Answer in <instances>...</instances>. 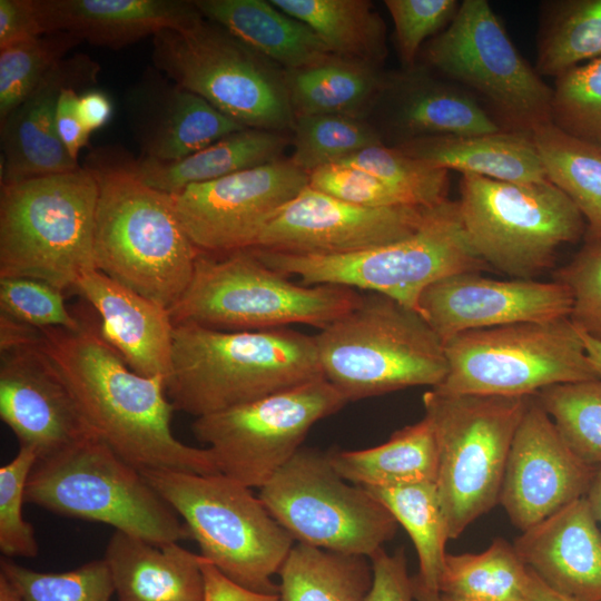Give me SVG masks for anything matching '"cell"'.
I'll return each instance as SVG.
<instances>
[{"label":"cell","instance_id":"38","mask_svg":"<svg viewBox=\"0 0 601 601\" xmlns=\"http://www.w3.org/2000/svg\"><path fill=\"white\" fill-rule=\"evenodd\" d=\"M601 57V0H554L541 4L535 70L558 78Z\"/></svg>","mask_w":601,"mask_h":601},{"label":"cell","instance_id":"39","mask_svg":"<svg viewBox=\"0 0 601 601\" xmlns=\"http://www.w3.org/2000/svg\"><path fill=\"white\" fill-rule=\"evenodd\" d=\"M365 489L406 530L418 556L420 572L416 577L427 589L439 592L449 535L436 483Z\"/></svg>","mask_w":601,"mask_h":601},{"label":"cell","instance_id":"6","mask_svg":"<svg viewBox=\"0 0 601 601\" xmlns=\"http://www.w3.org/2000/svg\"><path fill=\"white\" fill-rule=\"evenodd\" d=\"M341 285H299L265 265L250 249L200 253L189 286L169 309L174 324L252 332L308 324L319 329L362 299Z\"/></svg>","mask_w":601,"mask_h":601},{"label":"cell","instance_id":"22","mask_svg":"<svg viewBox=\"0 0 601 601\" xmlns=\"http://www.w3.org/2000/svg\"><path fill=\"white\" fill-rule=\"evenodd\" d=\"M125 106L140 158L150 160H178L248 128L156 68L128 90Z\"/></svg>","mask_w":601,"mask_h":601},{"label":"cell","instance_id":"29","mask_svg":"<svg viewBox=\"0 0 601 601\" xmlns=\"http://www.w3.org/2000/svg\"><path fill=\"white\" fill-rule=\"evenodd\" d=\"M395 147L413 158L461 175L513 183L549 180L532 135L521 131L433 136Z\"/></svg>","mask_w":601,"mask_h":601},{"label":"cell","instance_id":"56","mask_svg":"<svg viewBox=\"0 0 601 601\" xmlns=\"http://www.w3.org/2000/svg\"><path fill=\"white\" fill-rule=\"evenodd\" d=\"M78 111L82 124L91 134L102 128L112 116V102L100 90H88L79 96Z\"/></svg>","mask_w":601,"mask_h":601},{"label":"cell","instance_id":"31","mask_svg":"<svg viewBox=\"0 0 601 601\" xmlns=\"http://www.w3.org/2000/svg\"><path fill=\"white\" fill-rule=\"evenodd\" d=\"M287 134L245 128L178 160L157 161L126 156L134 174L147 186L167 195L186 187L282 159Z\"/></svg>","mask_w":601,"mask_h":601},{"label":"cell","instance_id":"34","mask_svg":"<svg viewBox=\"0 0 601 601\" xmlns=\"http://www.w3.org/2000/svg\"><path fill=\"white\" fill-rule=\"evenodd\" d=\"M308 26L335 56L380 67L387 55L386 28L367 0H270Z\"/></svg>","mask_w":601,"mask_h":601},{"label":"cell","instance_id":"62","mask_svg":"<svg viewBox=\"0 0 601 601\" xmlns=\"http://www.w3.org/2000/svg\"><path fill=\"white\" fill-rule=\"evenodd\" d=\"M440 601H453V600L440 594Z\"/></svg>","mask_w":601,"mask_h":601},{"label":"cell","instance_id":"19","mask_svg":"<svg viewBox=\"0 0 601 601\" xmlns=\"http://www.w3.org/2000/svg\"><path fill=\"white\" fill-rule=\"evenodd\" d=\"M595 471L570 450L533 395L509 451L499 503L525 531L585 496Z\"/></svg>","mask_w":601,"mask_h":601},{"label":"cell","instance_id":"26","mask_svg":"<svg viewBox=\"0 0 601 601\" xmlns=\"http://www.w3.org/2000/svg\"><path fill=\"white\" fill-rule=\"evenodd\" d=\"M73 290L98 313L104 337L131 370L167 383L175 328L169 309L96 268L85 272Z\"/></svg>","mask_w":601,"mask_h":601},{"label":"cell","instance_id":"49","mask_svg":"<svg viewBox=\"0 0 601 601\" xmlns=\"http://www.w3.org/2000/svg\"><path fill=\"white\" fill-rule=\"evenodd\" d=\"M395 33V42L404 68L416 65L422 45L437 36L454 19L457 0H385Z\"/></svg>","mask_w":601,"mask_h":601},{"label":"cell","instance_id":"51","mask_svg":"<svg viewBox=\"0 0 601 601\" xmlns=\"http://www.w3.org/2000/svg\"><path fill=\"white\" fill-rule=\"evenodd\" d=\"M370 559L373 581L365 601H416L402 548L393 554L382 548Z\"/></svg>","mask_w":601,"mask_h":601},{"label":"cell","instance_id":"58","mask_svg":"<svg viewBox=\"0 0 601 601\" xmlns=\"http://www.w3.org/2000/svg\"><path fill=\"white\" fill-rule=\"evenodd\" d=\"M585 496L601 528V467L597 469Z\"/></svg>","mask_w":601,"mask_h":601},{"label":"cell","instance_id":"55","mask_svg":"<svg viewBox=\"0 0 601 601\" xmlns=\"http://www.w3.org/2000/svg\"><path fill=\"white\" fill-rule=\"evenodd\" d=\"M41 331L0 313V354L40 344Z\"/></svg>","mask_w":601,"mask_h":601},{"label":"cell","instance_id":"23","mask_svg":"<svg viewBox=\"0 0 601 601\" xmlns=\"http://www.w3.org/2000/svg\"><path fill=\"white\" fill-rule=\"evenodd\" d=\"M374 110L381 118L377 130L393 147L424 137L505 130L472 93L426 66L386 75Z\"/></svg>","mask_w":601,"mask_h":601},{"label":"cell","instance_id":"1","mask_svg":"<svg viewBox=\"0 0 601 601\" xmlns=\"http://www.w3.org/2000/svg\"><path fill=\"white\" fill-rule=\"evenodd\" d=\"M81 319L77 331L42 329L41 346L96 435L140 472L219 473L207 447L175 437L166 380L131 370L99 324Z\"/></svg>","mask_w":601,"mask_h":601},{"label":"cell","instance_id":"59","mask_svg":"<svg viewBox=\"0 0 601 601\" xmlns=\"http://www.w3.org/2000/svg\"><path fill=\"white\" fill-rule=\"evenodd\" d=\"M579 332H580V334L582 336L583 344H584L588 357H589L594 371L597 372V374L601 378V343L593 339V338H591V337H589L588 335H585L581 331H579Z\"/></svg>","mask_w":601,"mask_h":601},{"label":"cell","instance_id":"27","mask_svg":"<svg viewBox=\"0 0 601 601\" xmlns=\"http://www.w3.org/2000/svg\"><path fill=\"white\" fill-rule=\"evenodd\" d=\"M46 33L122 48L165 29H185L203 14L194 0H33Z\"/></svg>","mask_w":601,"mask_h":601},{"label":"cell","instance_id":"41","mask_svg":"<svg viewBox=\"0 0 601 601\" xmlns=\"http://www.w3.org/2000/svg\"><path fill=\"white\" fill-rule=\"evenodd\" d=\"M292 132L294 150L289 160L307 174L385 144L367 119L341 115L297 116Z\"/></svg>","mask_w":601,"mask_h":601},{"label":"cell","instance_id":"9","mask_svg":"<svg viewBox=\"0 0 601 601\" xmlns=\"http://www.w3.org/2000/svg\"><path fill=\"white\" fill-rule=\"evenodd\" d=\"M531 396L423 394L439 453L436 486L449 539L499 503L509 451Z\"/></svg>","mask_w":601,"mask_h":601},{"label":"cell","instance_id":"44","mask_svg":"<svg viewBox=\"0 0 601 601\" xmlns=\"http://www.w3.org/2000/svg\"><path fill=\"white\" fill-rule=\"evenodd\" d=\"M338 164L373 174L416 206L431 207L449 199V170L386 144L359 150Z\"/></svg>","mask_w":601,"mask_h":601},{"label":"cell","instance_id":"28","mask_svg":"<svg viewBox=\"0 0 601 601\" xmlns=\"http://www.w3.org/2000/svg\"><path fill=\"white\" fill-rule=\"evenodd\" d=\"M104 559L118 601H203L201 556L178 542L115 531Z\"/></svg>","mask_w":601,"mask_h":601},{"label":"cell","instance_id":"50","mask_svg":"<svg viewBox=\"0 0 601 601\" xmlns=\"http://www.w3.org/2000/svg\"><path fill=\"white\" fill-rule=\"evenodd\" d=\"M308 175L312 188L349 204L374 208L416 206L373 174L353 166L333 164Z\"/></svg>","mask_w":601,"mask_h":601},{"label":"cell","instance_id":"42","mask_svg":"<svg viewBox=\"0 0 601 601\" xmlns=\"http://www.w3.org/2000/svg\"><path fill=\"white\" fill-rule=\"evenodd\" d=\"M80 42L72 33L53 32L0 49V122Z\"/></svg>","mask_w":601,"mask_h":601},{"label":"cell","instance_id":"3","mask_svg":"<svg viewBox=\"0 0 601 601\" xmlns=\"http://www.w3.org/2000/svg\"><path fill=\"white\" fill-rule=\"evenodd\" d=\"M174 325L166 391L175 411L199 417L324 377L314 336Z\"/></svg>","mask_w":601,"mask_h":601},{"label":"cell","instance_id":"16","mask_svg":"<svg viewBox=\"0 0 601 601\" xmlns=\"http://www.w3.org/2000/svg\"><path fill=\"white\" fill-rule=\"evenodd\" d=\"M324 377L226 411L196 417L195 437L217 470L252 489L264 486L300 449L312 426L345 404Z\"/></svg>","mask_w":601,"mask_h":601},{"label":"cell","instance_id":"20","mask_svg":"<svg viewBox=\"0 0 601 601\" xmlns=\"http://www.w3.org/2000/svg\"><path fill=\"white\" fill-rule=\"evenodd\" d=\"M480 273L444 277L421 294L417 311L443 342L469 331L545 322L571 314V293L555 279L500 280Z\"/></svg>","mask_w":601,"mask_h":601},{"label":"cell","instance_id":"54","mask_svg":"<svg viewBox=\"0 0 601 601\" xmlns=\"http://www.w3.org/2000/svg\"><path fill=\"white\" fill-rule=\"evenodd\" d=\"M200 570L204 581L203 601H280L278 594L262 593L238 584L203 556Z\"/></svg>","mask_w":601,"mask_h":601},{"label":"cell","instance_id":"47","mask_svg":"<svg viewBox=\"0 0 601 601\" xmlns=\"http://www.w3.org/2000/svg\"><path fill=\"white\" fill-rule=\"evenodd\" d=\"M59 288L29 277L0 278V313L40 331L65 328L77 331L82 319L69 312Z\"/></svg>","mask_w":601,"mask_h":601},{"label":"cell","instance_id":"45","mask_svg":"<svg viewBox=\"0 0 601 601\" xmlns=\"http://www.w3.org/2000/svg\"><path fill=\"white\" fill-rule=\"evenodd\" d=\"M550 109L559 130L601 145V57L555 78Z\"/></svg>","mask_w":601,"mask_h":601},{"label":"cell","instance_id":"52","mask_svg":"<svg viewBox=\"0 0 601 601\" xmlns=\"http://www.w3.org/2000/svg\"><path fill=\"white\" fill-rule=\"evenodd\" d=\"M43 35L33 0H0V49Z\"/></svg>","mask_w":601,"mask_h":601},{"label":"cell","instance_id":"30","mask_svg":"<svg viewBox=\"0 0 601 601\" xmlns=\"http://www.w3.org/2000/svg\"><path fill=\"white\" fill-rule=\"evenodd\" d=\"M199 12L284 70L324 61L333 53L304 22L270 0H194Z\"/></svg>","mask_w":601,"mask_h":601},{"label":"cell","instance_id":"5","mask_svg":"<svg viewBox=\"0 0 601 601\" xmlns=\"http://www.w3.org/2000/svg\"><path fill=\"white\" fill-rule=\"evenodd\" d=\"M98 183L89 168L1 185L0 278L29 277L73 290L95 267Z\"/></svg>","mask_w":601,"mask_h":601},{"label":"cell","instance_id":"15","mask_svg":"<svg viewBox=\"0 0 601 601\" xmlns=\"http://www.w3.org/2000/svg\"><path fill=\"white\" fill-rule=\"evenodd\" d=\"M259 500L297 543L371 558L397 521L367 489L344 480L327 452L299 449L259 489Z\"/></svg>","mask_w":601,"mask_h":601},{"label":"cell","instance_id":"2","mask_svg":"<svg viewBox=\"0 0 601 601\" xmlns=\"http://www.w3.org/2000/svg\"><path fill=\"white\" fill-rule=\"evenodd\" d=\"M86 167L98 183L96 269L170 309L189 286L200 254L173 197L144 184L120 152H95Z\"/></svg>","mask_w":601,"mask_h":601},{"label":"cell","instance_id":"61","mask_svg":"<svg viewBox=\"0 0 601 601\" xmlns=\"http://www.w3.org/2000/svg\"><path fill=\"white\" fill-rule=\"evenodd\" d=\"M0 601H21V598L9 580L0 573Z\"/></svg>","mask_w":601,"mask_h":601},{"label":"cell","instance_id":"7","mask_svg":"<svg viewBox=\"0 0 601 601\" xmlns=\"http://www.w3.org/2000/svg\"><path fill=\"white\" fill-rule=\"evenodd\" d=\"M187 525L200 555L238 584L278 594V574L294 539L249 487L221 473L141 472Z\"/></svg>","mask_w":601,"mask_h":601},{"label":"cell","instance_id":"46","mask_svg":"<svg viewBox=\"0 0 601 601\" xmlns=\"http://www.w3.org/2000/svg\"><path fill=\"white\" fill-rule=\"evenodd\" d=\"M38 456L28 446L0 467V550L4 558H35L38 543L32 525L24 520L22 504L28 479Z\"/></svg>","mask_w":601,"mask_h":601},{"label":"cell","instance_id":"57","mask_svg":"<svg viewBox=\"0 0 601 601\" xmlns=\"http://www.w3.org/2000/svg\"><path fill=\"white\" fill-rule=\"evenodd\" d=\"M529 601H577V600L553 591L531 571Z\"/></svg>","mask_w":601,"mask_h":601},{"label":"cell","instance_id":"37","mask_svg":"<svg viewBox=\"0 0 601 601\" xmlns=\"http://www.w3.org/2000/svg\"><path fill=\"white\" fill-rule=\"evenodd\" d=\"M532 139L548 179L575 205L585 221V239H601V145L571 137L552 124Z\"/></svg>","mask_w":601,"mask_h":601},{"label":"cell","instance_id":"18","mask_svg":"<svg viewBox=\"0 0 601 601\" xmlns=\"http://www.w3.org/2000/svg\"><path fill=\"white\" fill-rule=\"evenodd\" d=\"M428 209L358 206L308 185L270 219L254 248L318 256L358 253L410 237Z\"/></svg>","mask_w":601,"mask_h":601},{"label":"cell","instance_id":"17","mask_svg":"<svg viewBox=\"0 0 601 601\" xmlns=\"http://www.w3.org/2000/svg\"><path fill=\"white\" fill-rule=\"evenodd\" d=\"M309 183L289 159L193 184L173 195L178 219L196 248L224 255L254 248L270 219Z\"/></svg>","mask_w":601,"mask_h":601},{"label":"cell","instance_id":"32","mask_svg":"<svg viewBox=\"0 0 601 601\" xmlns=\"http://www.w3.org/2000/svg\"><path fill=\"white\" fill-rule=\"evenodd\" d=\"M385 76L375 65L332 55L322 62L285 70V82L295 117L341 115L366 119Z\"/></svg>","mask_w":601,"mask_h":601},{"label":"cell","instance_id":"53","mask_svg":"<svg viewBox=\"0 0 601 601\" xmlns=\"http://www.w3.org/2000/svg\"><path fill=\"white\" fill-rule=\"evenodd\" d=\"M79 96L76 88H63L56 109V130L58 138L69 156L78 160L82 147L87 146L90 132L81 121L78 111Z\"/></svg>","mask_w":601,"mask_h":601},{"label":"cell","instance_id":"14","mask_svg":"<svg viewBox=\"0 0 601 601\" xmlns=\"http://www.w3.org/2000/svg\"><path fill=\"white\" fill-rule=\"evenodd\" d=\"M426 67L472 93L505 130L550 125L552 88L519 52L485 0H464L424 49Z\"/></svg>","mask_w":601,"mask_h":601},{"label":"cell","instance_id":"35","mask_svg":"<svg viewBox=\"0 0 601 601\" xmlns=\"http://www.w3.org/2000/svg\"><path fill=\"white\" fill-rule=\"evenodd\" d=\"M366 559L296 543L278 572L280 601H365L373 581Z\"/></svg>","mask_w":601,"mask_h":601},{"label":"cell","instance_id":"13","mask_svg":"<svg viewBox=\"0 0 601 601\" xmlns=\"http://www.w3.org/2000/svg\"><path fill=\"white\" fill-rule=\"evenodd\" d=\"M447 394L533 396L564 383L600 378L569 317L464 332L444 342Z\"/></svg>","mask_w":601,"mask_h":601},{"label":"cell","instance_id":"36","mask_svg":"<svg viewBox=\"0 0 601 601\" xmlns=\"http://www.w3.org/2000/svg\"><path fill=\"white\" fill-rule=\"evenodd\" d=\"M530 580L514 546L495 539L482 553L446 554L439 592L453 601H529Z\"/></svg>","mask_w":601,"mask_h":601},{"label":"cell","instance_id":"11","mask_svg":"<svg viewBox=\"0 0 601 601\" xmlns=\"http://www.w3.org/2000/svg\"><path fill=\"white\" fill-rule=\"evenodd\" d=\"M151 59L171 81L245 127L293 131L285 70L204 16L155 35Z\"/></svg>","mask_w":601,"mask_h":601},{"label":"cell","instance_id":"25","mask_svg":"<svg viewBox=\"0 0 601 601\" xmlns=\"http://www.w3.org/2000/svg\"><path fill=\"white\" fill-rule=\"evenodd\" d=\"M513 546L553 591L577 601H601V528L587 496L522 531Z\"/></svg>","mask_w":601,"mask_h":601},{"label":"cell","instance_id":"60","mask_svg":"<svg viewBox=\"0 0 601 601\" xmlns=\"http://www.w3.org/2000/svg\"><path fill=\"white\" fill-rule=\"evenodd\" d=\"M412 581L416 601H440V592L427 589L416 575L412 578Z\"/></svg>","mask_w":601,"mask_h":601},{"label":"cell","instance_id":"48","mask_svg":"<svg viewBox=\"0 0 601 601\" xmlns=\"http://www.w3.org/2000/svg\"><path fill=\"white\" fill-rule=\"evenodd\" d=\"M555 280L571 293L570 321L601 343V239H585L572 259L558 269Z\"/></svg>","mask_w":601,"mask_h":601},{"label":"cell","instance_id":"43","mask_svg":"<svg viewBox=\"0 0 601 601\" xmlns=\"http://www.w3.org/2000/svg\"><path fill=\"white\" fill-rule=\"evenodd\" d=\"M0 573L14 587L21 601H111L115 595L104 558L58 573L36 571L2 558Z\"/></svg>","mask_w":601,"mask_h":601},{"label":"cell","instance_id":"40","mask_svg":"<svg viewBox=\"0 0 601 601\" xmlns=\"http://www.w3.org/2000/svg\"><path fill=\"white\" fill-rule=\"evenodd\" d=\"M534 396L570 450L601 467V378L552 385Z\"/></svg>","mask_w":601,"mask_h":601},{"label":"cell","instance_id":"21","mask_svg":"<svg viewBox=\"0 0 601 601\" xmlns=\"http://www.w3.org/2000/svg\"><path fill=\"white\" fill-rule=\"evenodd\" d=\"M0 356V417L20 446L39 461L97 436L41 342Z\"/></svg>","mask_w":601,"mask_h":601},{"label":"cell","instance_id":"33","mask_svg":"<svg viewBox=\"0 0 601 601\" xmlns=\"http://www.w3.org/2000/svg\"><path fill=\"white\" fill-rule=\"evenodd\" d=\"M334 470L363 487H391L436 482L439 453L425 416L394 432L385 443L365 450L327 452Z\"/></svg>","mask_w":601,"mask_h":601},{"label":"cell","instance_id":"8","mask_svg":"<svg viewBox=\"0 0 601 601\" xmlns=\"http://www.w3.org/2000/svg\"><path fill=\"white\" fill-rule=\"evenodd\" d=\"M24 497L52 513L101 522L155 543L190 538L187 525L142 473L98 436L39 460Z\"/></svg>","mask_w":601,"mask_h":601},{"label":"cell","instance_id":"4","mask_svg":"<svg viewBox=\"0 0 601 601\" xmlns=\"http://www.w3.org/2000/svg\"><path fill=\"white\" fill-rule=\"evenodd\" d=\"M324 378L346 402L412 386L440 385L444 342L421 313L378 293L314 336Z\"/></svg>","mask_w":601,"mask_h":601},{"label":"cell","instance_id":"10","mask_svg":"<svg viewBox=\"0 0 601 601\" xmlns=\"http://www.w3.org/2000/svg\"><path fill=\"white\" fill-rule=\"evenodd\" d=\"M250 250L272 269L298 276L305 285L364 289L416 311L421 294L433 283L490 268L471 248L457 201L450 199L430 207L425 221L410 237L372 249L334 256Z\"/></svg>","mask_w":601,"mask_h":601},{"label":"cell","instance_id":"12","mask_svg":"<svg viewBox=\"0 0 601 601\" xmlns=\"http://www.w3.org/2000/svg\"><path fill=\"white\" fill-rule=\"evenodd\" d=\"M466 239L489 266L531 279L585 234L572 200L550 180L513 183L463 174L456 200Z\"/></svg>","mask_w":601,"mask_h":601},{"label":"cell","instance_id":"24","mask_svg":"<svg viewBox=\"0 0 601 601\" xmlns=\"http://www.w3.org/2000/svg\"><path fill=\"white\" fill-rule=\"evenodd\" d=\"M99 70L87 55L66 57L0 122L1 185L80 168L58 138L56 109L63 88L91 85Z\"/></svg>","mask_w":601,"mask_h":601}]
</instances>
